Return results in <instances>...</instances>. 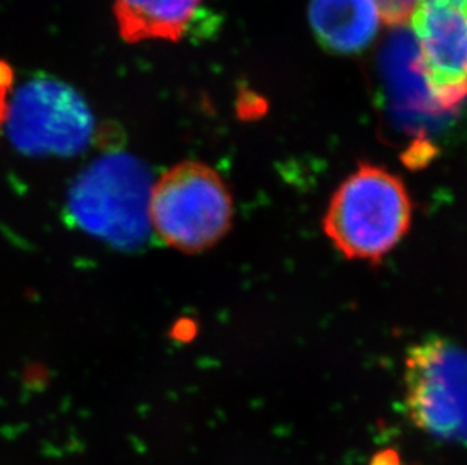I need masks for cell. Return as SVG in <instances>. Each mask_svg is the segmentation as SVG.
Here are the masks:
<instances>
[{
    "label": "cell",
    "mask_w": 467,
    "mask_h": 465,
    "mask_svg": "<svg viewBox=\"0 0 467 465\" xmlns=\"http://www.w3.org/2000/svg\"><path fill=\"white\" fill-rule=\"evenodd\" d=\"M410 195L386 168L360 163L331 198L324 230L351 260L379 264L410 229Z\"/></svg>",
    "instance_id": "1"
},
{
    "label": "cell",
    "mask_w": 467,
    "mask_h": 465,
    "mask_svg": "<svg viewBox=\"0 0 467 465\" xmlns=\"http://www.w3.org/2000/svg\"><path fill=\"white\" fill-rule=\"evenodd\" d=\"M149 222L165 245L186 254L215 246L234 224V200L220 174L185 160L159 177L149 197Z\"/></svg>",
    "instance_id": "2"
},
{
    "label": "cell",
    "mask_w": 467,
    "mask_h": 465,
    "mask_svg": "<svg viewBox=\"0 0 467 465\" xmlns=\"http://www.w3.org/2000/svg\"><path fill=\"white\" fill-rule=\"evenodd\" d=\"M406 408L418 429L467 444V352L445 338L411 346L404 366Z\"/></svg>",
    "instance_id": "3"
},
{
    "label": "cell",
    "mask_w": 467,
    "mask_h": 465,
    "mask_svg": "<svg viewBox=\"0 0 467 465\" xmlns=\"http://www.w3.org/2000/svg\"><path fill=\"white\" fill-rule=\"evenodd\" d=\"M410 23L428 93L443 114L454 112L467 98V16L419 4Z\"/></svg>",
    "instance_id": "4"
},
{
    "label": "cell",
    "mask_w": 467,
    "mask_h": 465,
    "mask_svg": "<svg viewBox=\"0 0 467 465\" xmlns=\"http://www.w3.org/2000/svg\"><path fill=\"white\" fill-rule=\"evenodd\" d=\"M23 150L36 153H73L89 135V117L70 91L50 87H29L23 96L14 94L6 128Z\"/></svg>",
    "instance_id": "5"
},
{
    "label": "cell",
    "mask_w": 467,
    "mask_h": 465,
    "mask_svg": "<svg viewBox=\"0 0 467 465\" xmlns=\"http://www.w3.org/2000/svg\"><path fill=\"white\" fill-rule=\"evenodd\" d=\"M206 0H112L119 36L126 45L179 43Z\"/></svg>",
    "instance_id": "6"
},
{
    "label": "cell",
    "mask_w": 467,
    "mask_h": 465,
    "mask_svg": "<svg viewBox=\"0 0 467 465\" xmlns=\"http://www.w3.org/2000/svg\"><path fill=\"white\" fill-rule=\"evenodd\" d=\"M309 18L322 47L339 55L363 52L381 22L374 0H312Z\"/></svg>",
    "instance_id": "7"
},
{
    "label": "cell",
    "mask_w": 467,
    "mask_h": 465,
    "mask_svg": "<svg viewBox=\"0 0 467 465\" xmlns=\"http://www.w3.org/2000/svg\"><path fill=\"white\" fill-rule=\"evenodd\" d=\"M379 18L389 27L402 29L411 22L419 6V0H374Z\"/></svg>",
    "instance_id": "8"
},
{
    "label": "cell",
    "mask_w": 467,
    "mask_h": 465,
    "mask_svg": "<svg viewBox=\"0 0 467 465\" xmlns=\"http://www.w3.org/2000/svg\"><path fill=\"white\" fill-rule=\"evenodd\" d=\"M14 94H16V73L13 66L0 57V135L8 123Z\"/></svg>",
    "instance_id": "9"
},
{
    "label": "cell",
    "mask_w": 467,
    "mask_h": 465,
    "mask_svg": "<svg viewBox=\"0 0 467 465\" xmlns=\"http://www.w3.org/2000/svg\"><path fill=\"white\" fill-rule=\"evenodd\" d=\"M419 4L443 6V8L454 9V11L467 16V0H419Z\"/></svg>",
    "instance_id": "10"
}]
</instances>
